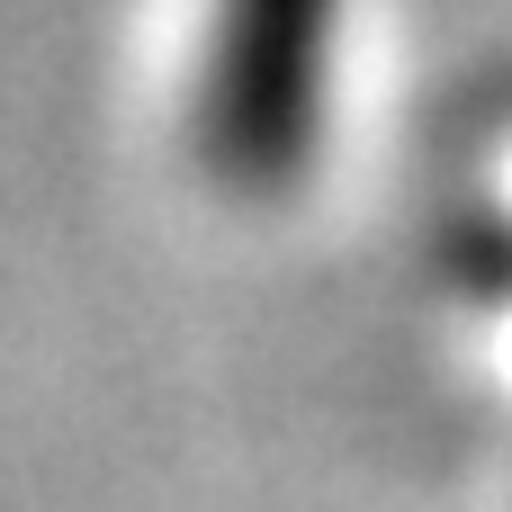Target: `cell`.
<instances>
[{"mask_svg": "<svg viewBox=\"0 0 512 512\" xmlns=\"http://www.w3.org/2000/svg\"><path fill=\"white\" fill-rule=\"evenodd\" d=\"M324 54H333V0H216L198 153L216 162L225 189L243 198L297 189L324 126Z\"/></svg>", "mask_w": 512, "mask_h": 512, "instance_id": "1", "label": "cell"}]
</instances>
